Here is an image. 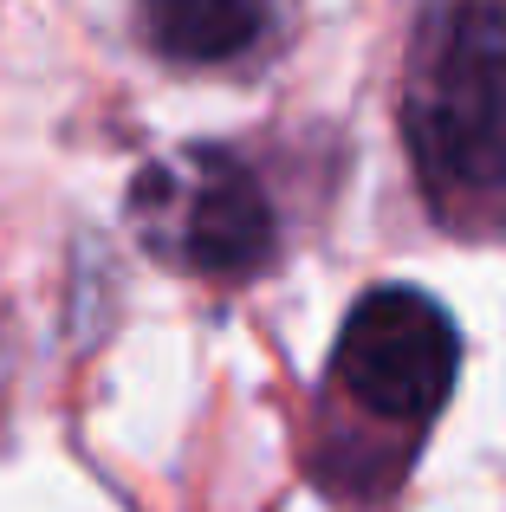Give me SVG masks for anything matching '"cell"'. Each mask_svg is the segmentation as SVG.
<instances>
[{
	"instance_id": "cell-1",
	"label": "cell",
	"mask_w": 506,
	"mask_h": 512,
	"mask_svg": "<svg viewBox=\"0 0 506 512\" xmlns=\"http://www.w3.org/2000/svg\"><path fill=\"white\" fill-rule=\"evenodd\" d=\"M403 130L442 195H506V0H435L416 33Z\"/></svg>"
},
{
	"instance_id": "cell-2",
	"label": "cell",
	"mask_w": 506,
	"mask_h": 512,
	"mask_svg": "<svg viewBox=\"0 0 506 512\" xmlns=\"http://www.w3.org/2000/svg\"><path fill=\"white\" fill-rule=\"evenodd\" d=\"M137 221L156 253L189 273L247 279L273 253V201L228 150H189V163L150 169L137 182Z\"/></svg>"
},
{
	"instance_id": "cell-3",
	"label": "cell",
	"mask_w": 506,
	"mask_h": 512,
	"mask_svg": "<svg viewBox=\"0 0 506 512\" xmlns=\"http://www.w3.org/2000/svg\"><path fill=\"white\" fill-rule=\"evenodd\" d=\"M461 370L455 318L416 286H377L338 331V383L383 422H429Z\"/></svg>"
},
{
	"instance_id": "cell-4",
	"label": "cell",
	"mask_w": 506,
	"mask_h": 512,
	"mask_svg": "<svg viewBox=\"0 0 506 512\" xmlns=\"http://www.w3.org/2000/svg\"><path fill=\"white\" fill-rule=\"evenodd\" d=\"M137 7H143L150 46L182 65L241 59L266 33V0H137Z\"/></svg>"
}]
</instances>
